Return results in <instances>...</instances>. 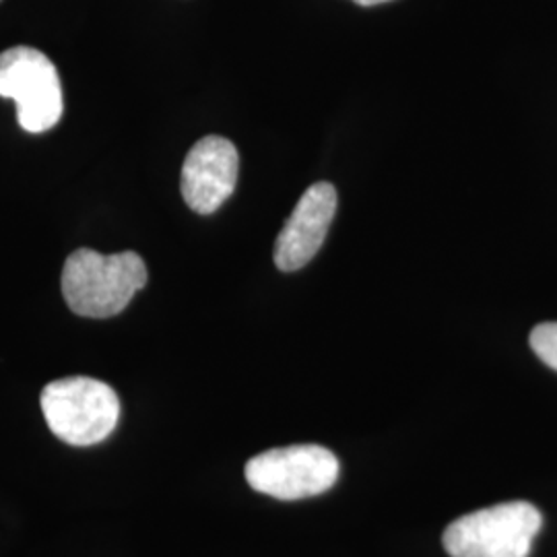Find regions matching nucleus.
<instances>
[{
	"label": "nucleus",
	"mask_w": 557,
	"mask_h": 557,
	"mask_svg": "<svg viewBox=\"0 0 557 557\" xmlns=\"http://www.w3.org/2000/svg\"><path fill=\"white\" fill-rule=\"evenodd\" d=\"M147 267L137 252L100 255L75 250L62 269V296L85 319H112L147 285Z\"/></svg>",
	"instance_id": "nucleus-1"
},
{
	"label": "nucleus",
	"mask_w": 557,
	"mask_h": 557,
	"mask_svg": "<svg viewBox=\"0 0 557 557\" xmlns=\"http://www.w3.org/2000/svg\"><path fill=\"white\" fill-rule=\"evenodd\" d=\"M40 403L50 432L71 446L98 444L119 423V395L101 380H54L41 391Z\"/></svg>",
	"instance_id": "nucleus-2"
},
{
	"label": "nucleus",
	"mask_w": 557,
	"mask_h": 557,
	"mask_svg": "<svg viewBox=\"0 0 557 557\" xmlns=\"http://www.w3.org/2000/svg\"><path fill=\"white\" fill-rule=\"evenodd\" d=\"M543 517L529 502H506L458 518L444 531L450 557H529Z\"/></svg>",
	"instance_id": "nucleus-3"
},
{
	"label": "nucleus",
	"mask_w": 557,
	"mask_h": 557,
	"mask_svg": "<svg viewBox=\"0 0 557 557\" xmlns=\"http://www.w3.org/2000/svg\"><path fill=\"white\" fill-rule=\"evenodd\" d=\"M0 98L17 103L21 128L34 135L54 128L64 112L54 62L29 46H15L0 54Z\"/></svg>",
	"instance_id": "nucleus-4"
},
{
	"label": "nucleus",
	"mask_w": 557,
	"mask_h": 557,
	"mask_svg": "<svg viewBox=\"0 0 557 557\" xmlns=\"http://www.w3.org/2000/svg\"><path fill=\"white\" fill-rule=\"evenodd\" d=\"M338 479V460L319 444L273 448L246 465V481L271 498H312L331 490Z\"/></svg>",
	"instance_id": "nucleus-5"
},
{
	"label": "nucleus",
	"mask_w": 557,
	"mask_h": 557,
	"mask_svg": "<svg viewBox=\"0 0 557 557\" xmlns=\"http://www.w3.org/2000/svg\"><path fill=\"white\" fill-rule=\"evenodd\" d=\"M238 170V149L232 140H197L182 165V197L195 213L211 215L234 195Z\"/></svg>",
	"instance_id": "nucleus-6"
},
{
	"label": "nucleus",
	"mask_w": 557,
	"mask_h": 557,
	"mask_svg": "<svg viewBox=\"0 0 557 557\" xmlns=\"http://www.w3.org/2000/svg\"><path fill=\"white\" fill-rule=\"evenodd\" d=\"M337 213V190L329 182L310 186L298 200L292 218L285 221L277 244L275 264L278 271L292 273L317 257Z\"/></svg>",
	"instance_id": "nucleus-7"
},
{
	"label": "nucleus",
	"mask_w": 557,
	"mask_h": 557,
	"mask_svg": "<svg viewBox=\"0 0 557 557\" xmlns=\"http://www.w3.org/2000/svg\"><path fill=\"white\" fill-rule=\"evenodd\" d=\"M531 347L543 363L557 372V322L537 324L531 333Z\"/></svg>",
	"instance_id": "nucleus-8"
},
{
	"label": "nucleus",
	"mask_w": 557,
	"mask_h": 557,
	"mask_svg": "<svg viewBox=\"0 0 557 557\" xmlns=\"http://www.w3.org/2000/svg\"><path fill=\"white\" fill-rule=\"evenodd\" d=\"M361 7H374V4H382V2H391V0H356Z\"/></svg>",
	"instance_id": "nucleus-9"
}]
</instances>
